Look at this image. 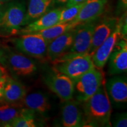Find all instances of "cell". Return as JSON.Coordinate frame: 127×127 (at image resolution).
Instances as JSON below:
<instances>
[{"instance_id": "1", "label": "cell", "mask_w": 127, "mask_h": 127, "mask_svg": "<svg viewBox=\"0 0 127 127\" xmlns=\"http://www.w3.org/2000/svg\"><path fill=\"white\" fill-rule=\"evenodd\" d=\"M105 83L91 97L82 103L85 127L112 126L111 101L106 91Z\"/></svg>"}, {"instance_id": "2", "label": "cell", "mask_w": 127, "mask_h": 127, "mask_svg": "<svg viewBox=\"0 0 127 127\" xmlns=\"http://www.w3.org/2000/svg\"><path fill=\"white\" fill-rule=\"evenodd\" d=\"M52 63L54 70L65 74L74 81L95 67L89 54L61 57Z\"/></svg>"}, {"instance_id": "3", "label": "cell", "mask_w": 127, "mask_h": 127, "mask_svg": "<svg viewBox=\"0 0 127 127\" xmlns=\"http://www.w3.org/2000/svg\"><path fill=\"white\" fill-rule=\"evenodd\" d=\"M74 82L76 101L82 104L91 97L105 81L104 73L101 69L95 67L84 74Z\"/></svg>"}, {"instance_id": "4", "label": "cell", "mask_w": 127, "mask_h": 127, "mask_svg": "<svg viewBox=\"0 0 127 127\" xmlns=\"http://www.w3.org/2000/svg\"><path fill=\"white\" fill-rule=\"evenodd\" d=\"M20 35L12 41L19 51L38 60L47 58V47L50 42L35 33Z\"/></svg>"}, {"instance_id": "5", "label": "cell", "mask_w": 127, "mask_h": 127, "mask_svg": "<svg viewBox=\"0 0 127 127\" xmlns=\"http://www.w3.org/2000/svg\"><path fill=\"white\" fill-rule=\"evenodd\" d=\"M27 9L23 2L15 1L5 7L2 17L0 21V28L3 31L12 34H17L24 26Z\"/></svg>"}, {"instance_id": "6", "label": "cell", "mask_w": 127, "mask_h": 127, "mask_svg": "<svg viewBox=\"0 0 127 127\" xmlns=\"http://www.w3.org/2000/svg\"><path fill=\"white\" fill-rule=\"evenodd\" d=\"M43 79L48 88L63 102L72 99L75 82L71 78L54 71L46 74Z\"/></svg>"}, {"instance_id": "7", "label": "cell", "mask_w": 127, "mask_h": 127, "mask_svg": "<svg viewBox=\"0 0 127 127\" xmlns=\"http://www.w3.org/2000/svg\"><path fill=\"white\" fill-rule=\"evenodd\" d=\"M96 23L95 20L76 27L75 34L72 45L69 50L61 57L89 54L94 30Z\"/></svg>"}, {"instance_id": "8", "label": "cell", "mask_w": 127, "mask_h": 127, "mask_svg": "<svg viewBox=\"0 0 127 127\" xmlns=\"http://www.w3.org/2000/svg\"><path fill=\"white\" fill-rule=\"evenodd\" d=\"M0 62L7 65L11 71L19 76H30L35 74L37 66L33 60L21 54L9 51L4 54Z\"/></svg>"}, {"instance_id": "9", "label": "cell", "mask_w": 127, "mask_h": 127, "mask_svg": "<svg viewBox=\"0 0 127 127\" xmlns=\"http://www.w3.org/2000/svg\"><path fill=\"white\" fill-rule=\"evenodd\" d=\"M108 74L116 75L127 71V39L121 38L117 42L108 58Z\"/></svg>"}, {"instance_id": "10", "label": "cell", "mask_w": 127, "mask_h": 127, "mask_svg": "<svg viewBox=\"0 0 127 127\" xmlns=\"http://www.w3.org/2000/svg\"><path fill=\"white\" fill-rule=\"evenodd\" d=\"M119 18L114 17H105L97 22L94 30L89 54L93 55L96 49L101 45L115 29Z\"/></svg>"}, {"instance_id": "11", "label": "cell", "mask_w": 127, "mask_h": 127, "mask_svg": "<svg viewBox=\"0 0 127 127\" xmlns=\"http://www.w3.org/2000/svg\"><path fill=\"white\" fill-rule=\"evenodd\" d=\"M121 38L120 26L117 24L115 29L112 34L101 44L92 55V59L95 67L101 69L104 67L114 47Z\"/></svg>"}, {"instance_id": "12", "label": "cell", "mask_w": 127, "mask_h": 127, "mask_svg": "<svg viewBox=\"0 0 127 127\" xmlns=\"http://www.w3.org/2000/svg\"><path fill=\"white\" fill-rule=\"evenodd\" d=\"M75 32L76 27L69 30L51 41L47 47V59L53 62L65 54L72 45Z\"/></svg>"}, {"instance_id": "13", "label": "cell", "mask_w": 127, "mask_h": 127, "mask_svg": "<svg viewBox=\"0 0 127 127\" xmlns=\"http://www.w3.org/2000/svg\"><path fill=\"white\" fill-rule=\"evenodd\" d=\"M81 103L76 100L65 101L61 109V124L64 127L85 126L83 111L79 107Z\"/></svg>"}, {"instance_id": "14", "label": "cell", "mask_w": 127, "mask_h": 127, "mask_svg": "<svg viewBox=\"0 0 127 127\" xmlns=\"http://www.w3.org/2000/svg\"><path fill=\"white\" fill-rule=\"evenodd\" d=\"M109 101L116 105L127 102V81L125 76H115L105 83Z\"/></svg>"}, {"instance_id": "15", "label": "cell", "mask_w": 127, "mask_h": 127, "mask_svg": "<svg viewBox=\"0 0 127 127\" xmlns=\"http://www.w3.org/2000/svg\"><path fill=\"white\" fill-rule=\"evenodd\" d=\"M108 0H87L72 21L76 25L96 20L104 13Z\"/></svg>"}, {"instance_id": "16", "label": "cell", "mask_w": 127, "mask_h": 127, "mask_svg": "<svg viewBox=\"0 0 127 127\" xmlns=\"http://www.w3.org/2000/svg\"><path fill=\"white\" fill-rule=\"evenodd\" d=\"M62 9L61 8H58L50 10L39 18L25 25L24 27L19 30L17 34L36 32L57 24L59 23L60 13Z\"/></svg>"}, {"instance_id": "17", "label": "cell", "mask_w": 127, "mask_h": 127, "mask_svg": "<svg viewBox=\"0 0 127 127\" xmlns=\"http://www.w3.org/2000/svg\"><path fill=\"white\" fill-rule=\"evenodd\" d=\"M20 104L44 118L48 115L51 108L48 96L40 91L26 95Z\"/></svg>"}, {"instance_id": "18", "label": "cell", "mask_w": 127, "mask_h": 127, "mask_svg": "<svg viewBox=\"0 0 127 127\" xmlns=\"http://www.w3.org/2000/svg\"><path fill=\"white\" fill-rule=\"evenodd\" d=\"M27 94L26 87L8 76L5 84L3 100L9 103H20Z\"/></svg>"}, {"instance_id": "19", "label": "cell", "mask_w": 127, "mask_h": 127, "mask_svg": "<svg viewBox=\"0 0 127 127\" xmlns=\"http://www.w3.org/2000/svg\"><path fill=\"white\" fill-rule=\"evenodd\" d=\"M54 3V0H29L24 26L48 12Z\"/></svg>"}, {"instance_id": "20", "label": "cell", "mask_w": 127, "mask_h": 127, "mask_svg": "<svg viewBox=\"0 0 127 127\" xmlns=\"http://www.w3.org/2000/svg\"><path fill=\"white\" fill-rule=\"evenodd\" d=\"M24 107L20 103H9L0 101V126L8 127L9 125L23 112Z\"/></svg>"}, {"instance_id": "21", "label": "cell", "mask_w": 127, "mask_h": 127, "mask_svg": "<svg viewBox=\"0 0 127 127\" xmlns=\"http://www.w3.org/2000/svg\"><path fill=\"white\" fill-rule=\"evenodd\" d=\"M78 25L74 24L72 21H70L65 23L57 24L54 26L47 28V29L34 33L39 35L48 42H50L51 41L61 35V34L69 31L72 28L76 27Z\"/></svg>"}, {"instance_id": "22", "label": "cell", "mask_w": 127, "mask_h": 127, "mask_svg": "<svg viewBox=\"0 0 127 127\" xmlns=\"http://www.w3.org/2000/svg\"><path fill=\"white\" fill-rule=\"evenodd\" d=\"M35 115L33 111L24 107L22 113L16 118L8 127H37L35 120Z\"/></svg>"}, {"instance_id": "23", "label": "cell", "mask_w": 127, "mask_h": 127, "mask_svg": "<svg viewBox=\"0 0 127 127\" xmlns=\"http://www.w3.org/2000/svg\"><path fill=\"white\" fill-rule=\"evenodd\" d=\"M84 2L62 9L58 24L68 23L74 20L80 11Z\"/></svg>"}, {"instance_id": "24", "label": "cell", "mask_w": 127, "mask_h": 127, "mask_svg": "<svg viewBox=\"0 0 127 127\" xmlns=\"http://www.w3.org/2000/svg\"><path fill=\"white\" fill-rule=\"evenodd\" d=\"M112 126L114 127H127V112L118 113L115 115L112 119Z\"/></svg>"}, {"instance_id": "25", "label": "cell", "mask_w": 127, "mask_h": 127, "mask_svg": "<svg viewBox=\"0 0 127 127\" xmlns=\"http://www.w3.org/2000/svg\"><path fill=\"white\" fill-rule=\"evenodd\" d=\"M8 76V74L5 68L2 71H0V101L3 99L5 84Z\"/></svg>"}, {"instance_id": "26", "label": "cell", "mask_w": 127, "mask_h": 127, "mask_svg": "<svg viewBox=\"0 0 127 127\" xmlns=\"http://www.w3.org/2000/svg\"><path fill=\"white\" fill-rule=\"evenodd\" d=\"M127 0H118L116 8V15H120L127 11Z\"/></svg>"}, {"instance_id": "27", "label": "cell", "mask_w": 127, "mask_h": 127, "mask_svg": "<svg viewBox=\"0 0 127 127\" xmlns=\"http://www.w3.org/2000/svg\"><path fill=\"white\" fill-rule=\"evenodd\" d=\"M87 0H68L66 2V7H71V6L74 5H77L78 4H81L84 2H85Z\"/></svg>"}, {"instance_id": "28", "label": "cell", "mask_w": 127, "mask_h": 127, "mask_svg": "<svg viewBox=\"0 0 127 127\" xmlns=\"http://www.w3.org/2000/svg\"><path fill=\"white\" fill-rule=\"evenodd\" d=\"M5 8V7L4 5V4L2 3H0V21H1V18H2L3 14H4Z\"/></svg>"}, {"instance_id": "29", "label": "cell", "mask_w": 127, "mask_h": 127, "mask_svg": "<svg viewBox=\"0 0 127 127\" xmlns=\"http://www.w3.org/2000/svg\"><path fill=\"white\" fill-rule=\"evenodd\" d=\"M55 2L57 3V4H63L65 3H66L68 1V0H54Z\"/></svg>"}, {"instance_id": "30", "label": "cell", "mask_w": 127, "mask_h": 127, "mask_svg": "<svg viewBox=\"0 0 127 127\" xmlns=\"http://www.w3.org/2000/svg\"><path fill=\"white\" fill-rule=\"evenodd\" d=\"M10 0H0V3H2V4H4V3L8 2Z\"/></svg>"}, {"instance_id": "31", "label": "cell", "mask_w": 127, "mask_h": 127, "mask_svg": "<svg viewBox=\"0 0 127 127\" xmlns=\"http://www.w3.org/2000/svg\"><path fill=\"white\" fill-rule=\"evenodd\" d=\"M2 54H3V51L1 50V49H0V61H1V58H2Z\"/></svg>"}, {"instance_id": "32", "label": "cell", "mask_w": 127, "mask_h": 127, "mask_svg": "<svg viewBox=\"0 0 127 127\" xmlns=\"http://www.w3.org/2000/svg\"><path fill=\"white\" fill-rule=\"evenodd\" d=\"M4 67H3V66H1V65H0V71H2V69H4Z\"/></svg>"}]
</instances>
